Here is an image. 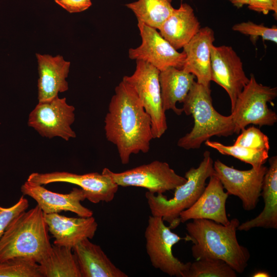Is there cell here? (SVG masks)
I'll return each instance as SVG.
<instances>
[{
  "mask_svg": "<svg viewBox=\"0 0 277 277\" xmlns=\"http://www.w3.org/2000/svg\"><path fill=\"white\" fill-rule=\"evenodd\" d=\"M107 140L115 145L122 164L133 154L147 153L153 139L151 118L133 87L122 81L115 88L104 120Z\"/></svg>",
  "mask_w": 277,
  "mask_h": 277,
  "instance_id": "1",
  "label": "cell"
},
{
  "mask_svg": "<svg viewBox=\"0 0 277 277\" xmlns=\"http://www.w3.org/2000/svg\"><path fill=\"white\" fill-rule=\"evenodd\" d=\"M186 224L185 239L192 242L191 253L195 260L210 258L225 261L236 272H243L250 257L241 245L236 232L240 221L231 219L227 225L207 219H194Z\"/></svg>",
  "mask_w": 277,
  "mask_h": 277,
  "instance_id": "2",
  "label": "cell"
},
{
  "mask_svg": "<svg viewBox=\"0 0 277 277\" xmlns=\"http://www.w3.org/2000/svg\"><path fill=\"white\" fill-rule=\"evenodd\" d=\"M48 232L44 213L37 205L21 212L0 238V262L22 257L38 264L51 248Z\"/></svg>",
  "mask_w": 277,
  "mask_h": 277,
  "instance_id": "3",
  "label": "cell"
},
{
  "mask_svg": "<svg viewBox=\"0 0 277 277\" xmlns=\"http://www.w3.org/2000/svg\"><path fill=\"white\" fill-rule=\"evenodd\" d=\"M182 103L183 111L192 116L194 125L189 133L179 138V147L199 149L213 136H228L235 133L231 115H222L214 109L210 88L195 81Z\"/></svg>",
  "mask_w": 277,
  "mask_h": 277,
  "instance_id": "4",
  "label": "cell"
},
{
  "mask_svg": "<svg viewBox=\"0 0 277 277\" xmlns=\"http://www.w3.org/2000/svg\"><path fill=\"white\" fill-rule=\"evenodd\" d=\"M214 174L210 152L205 151L199 167H192L185 173L186 182L174 189L172 198L168 199L163 193L155 195L148 191L146 192L151 215L162 217L169 224L171 229L176 228L181 223L180 213L196 201L206 187V180Z\"/></svg>",
  "mask_w": 277,
  "mask_h": 277,
  "instance_id": "5",
  "label": "cell"
},
{
  "mask_svg": "<svg viewBox=\"0 0 277 277\" xmlns=\"http://www.w3.org/2000/svg\"><path fill=\"white\" fill-rule=\"evenodd\" d=\"M276 96V87L258 83L254 76L251 74L249 82L238 96L231 110L235 133H239L250 124L260 127L273 126L277 121V115L268 108L267 103Z\"/></svg>",
  "mask_w": 277,
  "mask_h": 277,
  "instance_id": "6",
  "label": "cell"
},
{
  "mask_svg": "<svg viewBox=\"0 0 277 277\" xmlns=\"http://www.w3.org/2000/svg\"><path fill=\"white\" fill-rule=\"evenodd\" d=\"M146 249L152 265L170 276L183 277L190 262L174 256L173 246L182 239L166 226L162 217L149 216L145 231Z\"/></svg>",
  "mask_w": 277,
  "mask_h": 277,
  "instance_id": "7",
  "label": "cell"
},
{
  "mask_svg": "<svg viewBox=\"0 0 277 277\" xmlns=\"http://www.w3.org/2000/svg\"><path fill=\"white\" fill-rule=\"evenodd\" d=\"M136 68L123 81L131 85L150 117L153 139L160 138L167 129L165 111L162 101L159 82L160 71L149 63L136 61Z\"/></svg>",
  "mask_w": 277,
  "mask_h": 277,
  "instance_id": "8",
  "label": "cell"
},
{
  "mask_svg": "<svg viewBox=\"0 0 277 277\" xmlns=\"http://www.w3.org/2000/svg\"><path fill=\"white\" fill-rule=\"evenodd\" d=\"M102 172L110 176L118 186L143 187L154 194L174 190L186 182V179L177 174L167 163L159 161L121 172L104 168Z\"/></svg>",
  "mask_w": 277,
  "mask_h": 277,
  "instance_id": "9",
  "label": "cell"
},
{
  "mask_svg": "<svg viewBox=\"0 0 277 277\" xmlns=\"http://www.w3.org/2000/svg\"><path fill=\"white\" fill-rule=\"evenodd\" d=\"M74 111L75 108L67 103L66 98L57 96L48 101L38 102L29 115L28 124L42 136L60 137L68 141L76 137L71 128L75 120Z\"/></svg>",
  "mask_w": 277,
  "mask_h": 277,
  "instance_id": "10",
  "label": "cell"
},
{
  "mask_svg": "<svg viewBox=\"0 0 277 277\" xmlns=\"http://www.w3.org/2000/svg\"><path fill=\"white\" fill-rule=\"evenodd\" d=\"M214 175L220 180L229 195L240 199L244 210L254 209L261 195L264 177L268 168L263 165L240 170L224 164L219 160L213 163Z\"/></svg>",
  "mask_w": 277,
  "mask_h": 277,
  "instance_id": "11",
  "label": "cell"
},
{
  "mask_svg": "<svg viewBox=\"0 0 277 277\" xmlns=\"http://www.w3.org/2000/svg\"><path fill=\"white\" fill-rule=\"evenodd\" d=\"M27 181L43 185L56 182L68 183L80 187L86 195V199L93 203L110 202L118 191V186L108 175L102 172L84 174L55 171L45 173L34 172Z\"/></svg>",
  "mask_w": 277,
  "mask_h": 277,
  "instance_id": "12",
  "label": "cell"
},
{
  "mask_svg": "<svg viewBox=\"0 0 277 277\" xmlns=\"http://www.w3.org/2000/svg\"><path fill=\"white\" fill-rule=\"evenodd\" d=\"M137 27L142 43L137 48L129 49L130 58L147 62L160 71L170 67L183 68L186 60L184 51H177L157 29L141 22H137Z\"/></svg>",
  "mask_w": 277,
  "mask_h": 277,
  "instance_id": "13",
  "label": "cell"
},
{
  "mask_svg": "<svg viewBox=\"0 0 277 277\" xmlns=\"http://www.w3.org/2000/svg\"><path fill=\"white\" fill-rule=\"evenodd\" d=\"M211 80L227 92L232 110L249 78L245 74L241 58L231 46H211Z\"/></svg>",
  "mask_w": 277,
  "mask_h": 277,
  "instance_id": "14",
  "label": "cell"
},
{
  "mask_svg": "<svg viewBox=\"0 0 277 277\" xmlns=\"http://www.w3.org/2000/svg\"><path fill=\"white\" fill-rule=\"evenodd\" d=\"M24 195L33 198L45 214L71 211L81 217H90L93 211L84 207L81 202L86 199L84 191L74 188L68 193L62 194L49 191L42 185L27 181L22 186Z\"/></svg>",
  "mask_w": 277,
  "mask_h": 277,
  "instance_id": "15",
  "label": "cell"
},
{
  "mask_svg": "<svg viewBox=\"0 0 277 277\" xmlns=\"http://www.w3.org/2000/svg\"><path fill=\"white\" fill-rule=\"evenodd\" d=\"M196 201L180 215L181 223L190 220L207 219L227 225L230 221L226 211V203L229 194L224 190L219 179L214 174Z\"/></svg>",
  "mask_w": 277,
  "mask_h": 277,
  "instance_id": "16",
  "label": "cell"
},
{
  "mask_svg": "<svg viewBox=\"0 0 277 277\" xmlns=\"http://www.w3.org/2000/svg\"><path fill=\"white\" fill-rule=\"evenodd\" d=\"M49 232L54 238L53 244L73 248L85 239H92L97 228L94 217H67L58 213L45 214Z\"/></svg>",
  "mask_w": 277,
  "mask_h": 277,
  "instance_id": "17",
  "label": "cell"
},
{
  "mask_svg": "<svg viewBox=\"0 0 277 277\" xmlns=\"http://www.w3.org/2000/svg\"><path fill=\"white\" fill-rule=\"evenodd\" d=\"M214 39L213 30L204 27L183 48L186 60L182 69L194 75L197 83L207 88L211 81V48Z\"/></svg>",
  "mask_w": 277,
  "mask_h": 277,
  "instance_id": "18",
  "label": "cell"
},
{
  "mask_svg": "<svg viewBox=\"0 0 277 277\" xmlns=\"http://www.w3.org/2000/svg\"><path fill=\"white\" fill-rule=\"evenodd\" d=\"M38 63V102L51 100L59 93L68 90V77L70 63L60 55L36 54Z\"/></svg>",
  "mask_w": 277,
  "mask_h": 277,
  "instance_id": "19",
  "label": "cell"
},
{
  "mask_svg": "<svg viewBox=\"0 0 277 277\" xmlns=\"http://www.w3.org/2000/svg\"><path fill=\"white\" fill-rule=\"evenodd\" d=\"M89 240H83L72 248L81 277L128 276L111 262L99 245Z\"/></svg>",
  "mask_w": 277,
  "mask_h": 277,
  "instance_id": "20",
  "label": "cell"
},
{
  "mask_svg": "<svg viewBox=\"0 0 277 277\" xmlns=\"http://www.w3.org/2000/svg\"><path fill=\"white\" fill-rule=\"evenodd\" d=\"M200 28V23L195 16L193 8L184 3L179 8L174 9L159 30L161 35L178 50L183 48Z\"/></svg>",
  "mask_w": 277,
  "mask_h": 277,
  "instance_id": "21",
  "label": "cell"
},
{
  "mask_svg": "<svg viewBox=\"0 0 277 277\" xmlns=\"http://www.w3.org/2000/svg\"><path fill=\"white\" fill-rule=\"evenodd\" d=\"M269 167L264 177L261 195L265 206L255 217L238 227L240 231H247L253 228L277 229V156L268 160Z\"/></svg>",
  "mask_w": 277,
  "mask_h": 277,
  "instance_id": "22",
  "label": "cell"
},
{
  "mask_svg": "<svg viewBox=\"0 0 277 277\" xmlns=\"http://www.w3.org/2000/svg\"><path fill=\"white\" fill-rule=\"evenodd\" d=\"M195 76L182 69L170 67L160 71L159 82L163 107L165 111L171 110L181 115L182 108L176 103H183L195 82Z\"/></svg>",
  "mask_w": 277,
  "mask_h": 277,
  "instance_id": "23",
  "label": "cell"
},
{
  "mask_svg": "<svg viewBox=\"0 0 277 277\" xmlns=\"http://www.w3.org/2000/svg\"><path fill=\"white\" fill-rule=\"evenodd\" d=\"M38 270L42 277H81L72 248L64 246L51 245Z\"/></svg>",
  "mask_w": 277,
  "mask_h": 277,
  "instance_id": "24",
  "label": "cell"
},
{
  "mask_svg": "<svg viewBox=\"0 0 277 277\" xmlns=\"http://www.w3.org/2000/svg\"><path fill=\"white\" fill-rule=\"evenodd\" d=\"M172 0H138L126 6L135 14L137 22L157 30L174 10Z\"/></svg>",
  "mask_w": 277,
  "mask_h": 277,
  "instance_id": "25",
  "label": "cell"
},
{
  "mask_svg": "<svg viewBox=\"0 0 277 277\" xmlns=\"http://www.w3.org/2000/svg\"><path fill=\"white\" fill-rule=\"evenodd\" d=\"M205 145L216 150L223 155L232 156L249 164L255 169L263 166L269 158L268 151L254 150L234 144L225 145L209 140L205 142Z\"/></svg>",
  "mask_w": 277,
  "mask_h": 277,
  "instance_id": "26",
  "label": "cell"
},
{
  "mask_svg": "<svg viewBox=\"0 0 277 277\" xmlns=\"http://www.w3.org/2000/svg\"><path fill=\"white\" fill-rule=\"evenodd\" d=\"M235 271L220 259H203L190 263L183 277H236Z\"/></svg>",
  "mask_w": 277,
  "mask_h": 277,
  "instance_id": "27",
  "label": "cell"
},
{
  "mask_svg": "<svg viewBox=\"0 0 277 277\" xmlns=\"http://www.w3.org/2000/svg\"><path fill=\"white\" fill-rule=\"evenodd\" d=\"M0 277H42L38 264L24 258L15 257L0 262Z\"/></svg>",
  "mask_w": 277,
  "mask_h": 277,
  "instance_id": "28",
  "label": "cell"
},
{
  "mask_svg": "<svg viewBox=\"0 0 277 277\" xmlns=\"http://www.w3.org/2000/svg\"><path fill=\"white\" fill-rule=\"evenodd\" d=\"M234 145L258 150L269 151L270 149L268 137L254 126L242 130Z\"/></svg>",
  "mask_w": 277,
  "mask_h": 277,
  "instance_id": "29",
  "label": "cell"
},
{
  "mask_svg": "<svg viewBox=\"0 0 277 277\" xmlns=\"http://www.w3.org/2000/svg\"><path fill=\"white\" fill-rule=\"evenodd\" d=\"M233 30L242 34L249 35L253 42L258 37H261L264 40L277 43V27L273 26L268 27L263 24L258 25L252 22L238 23L232 27Z\"/></svg>",
  "mask_w": 277,
  "mask_h": 277,
  "instance_id": "30",
  "label": "cell"
},
{
  "mask_svg": "<svg viewBox=\"0 0 277 277\" xmlns=\"http://www.w3.org/2000/svg\"><path fill=\"white\" fill-rule=\"evenodd\" d=\"M28 206V201L23 196L10 207L4 208L0 206V238L11 221L19 213L26 211Z\"/></svg>",
  "mask_w": 277,
  "mask_h": 277,
  "instance_id": "31",
  "label": "cell"
},
{
  "mask_svg": "<svg viewBox=\"0 0 277 277\" xmlns=\"http://www.w3.org/2000/svg\"><path fill=\"white\" fill-rule=\"evenodd\" d=\"M247 5L249 9L265 15L270 11L277 14V0H248Z\"/></svg>",
  "mask_w": 277,
  "mask_h": 277,
  "instance_id": "32",
  "label": "cell"
},
{
  "mask_svg": "<svg viewBox=\"0 0 277 277\" xmlns=\"http://www.w3.org/2000/svg\"><path fill=\"white\" fill-rule=\"evenodd\" d=\"M70 13H77L88 9L92 5L91 0H54Z\"/></svg>",
  "mask_w": 277,
  "mask_h": 277,
  "instance_id": "33",
  "label": "cell"
},
{
  "mask_svg": "<svg viewBox=\"0 0 277 277\" xmlns=\"http://www.w3.org/2000/svg\"><path fill=\"white\" fill-rule=\"evenodd\" d=\"M234 6L238 8L242 7L245 5H247L248 0H228Z\"/></svg>",
  "mask_w": 277,
  "mask_h": 277,
  "instance_id": "34",
  "label": "cell"
},
{
  "mask_svg": "<svg viewBox=\"0 0 277 277\" xmlns=\"http://www.w3.org/2000/svg\"><path fill=\"white\" fill-rule=\"evenodd\" d=\"M253 277H269L270 275L266 271H259L252 275Z\"/></svg>",
  "mask_w": 277,
  "mask_h": 277,
  "instance_id": "35",
  "label": "cell"
}]
</instances>
